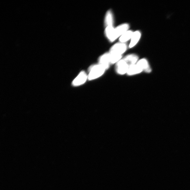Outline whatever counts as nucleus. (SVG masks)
Masks as SVG:
<instances>
[{
    "label": "nucleus",
    "mask_w": 190,
    "mask_h": 190,
    "mask_svg": "<svg viewBox=\"0 0 190 190\" xmlns=\"http://www.w3.org/2000/svg\"><path fill=\"white\" fill-rule=\"evenodd\" d=\"M129 66L136 64L139 61V56L136 54H130L126 55L123 59Z\"/></svg>",
    "instance_id": "0eeeda50"
},
{
    "label": "nucleus",
    "mask_w": 190,
    "mask_h": 190,
    "mask_svg": "<svg viewBox=\"0 0 190 190\" xmlns=\"http://www.w3.org/2000/svg\"><path fill=\"white\" fill-rule=\"evenodd\" d=\"M114 24V17L113 13L111 10L107 11L105 18V25L106 27L113 26Z\"/></svg>",
    "instance_id": "1a4fd4ad"
},
{
    "label": "nucleus",
    "mask_w": 190,
    "mask_h": 190,
    "mask_svg": "<svg viewBox=\"0 0 190 190\" xmlns=\"http://www.w3.org/2000/svg\"><path fill=\"white\" fill-rule=\"evenodd\" d=\"M129 66L123 59L116 63V71L120 75H124L128 72Z\"/></svg>",
    "instance_id": "20e7f679"
},
{
    "label": "nucleus",
    "mask_w": 190,
    "mask_h": 190,
    "mask_svg": "<svg viewBox=\"0 0 190 190\" xmlns=\"http://www.w3.org/2000/svg\"><path fill=\"white\" fill-rule=\"evenodd\" d=\"M129 25L127 23L122 24L115 28L112 42L114 41L118 38H119L123 34L129 30Z\"/></svg>",
    "instance_id": "7ed1b4c3"
},
{
    "label": "nucleus",
    "mask_w": 190,
    "mask_h": 190,
    "mask_svg": "<svg viewBox=\"0 0 190 190\" xmlns=\"http://www.w3.org/2000/svg\"><path fill=\"white\" fill-rule=\"evenodd\" d=\"M88 79V76L84 71H81L73 81L72 84L74 86H79L84 83Z\"/></svg>",
    "instance_id": "39448f33"
},
{
    "label": "nucleus",
    "mask_w": 190,
    "mask_h": 190,
    "mask_svg": "<svg viewBox=\"0 0 190 190\" xmlns=\"http://www.w3.org/2000/svg\"><path fill=\"white\" fill-rule=\"evenodd\" d=\"M143 70L140 66L137 64L131 65L129 68L127 74L129 76H133L134 75L141 73Z\"/></svg>",
    "instance_id": "9b49d317"
},
{
    "label": "nucleus",
    "mask_w": 190,
    "mask_h": 190,
    "mask_svg": "<svg viewBox=\"0 0 190 190\" xmlns=\"http://www.w3.org/2000/svg\"><path fill=\"white\" fill-rule=\"evenodd\" d=\"M137 64L141 68L143 71H145L147 73L150 72L151 69L150 67L147 60L146 59H142L139 60V61L137 62Z\"/></svg>",
    "instance_id": "9d476101"
},
{
    "label": "nucleus",
    "mask_w": 190,
    "mask_h": 190,
    "mask_svg": "<svg viewBox=\"0 0 190 190\" xmlns=\"http://www.w3.org/2000/svg\"><path fill=\"white\" fill-rule=\"evenodd\" d=\"M106 70L99 63L91 65L88 68V80H92L99 78L104 73Z\"/></svg>",
    "instance_id": "f257e3e1"
},
{
    "label": "nucleus",
    "mask_w": 190,
    "mask_h": 190,
    "mask_svg": "<svg viewBox=\"0 0 190 190\" xmlns=\"http://www.w3.org/2000/svg\"><path fill=\"white\" fill-rule=\"evenodd\" d=\"M141 34L139 31H136L134 32L130 40V43L129 44V47L131 48H133L136 45L140 39Z\"/></svg>",
    "instance_id": "6e6552de"
},
{
    "label": "nucleus",
    "mask_w": 190,
    "mask_h": 190,
    "mask_svg": "<svg viewBox=\"0 0 190 190\" xmlns=\"http://www.w3.org/2000/svg\"><path fill=\"white\" fill-rule=\"evenodd\" d=\"M115 28L113 26H108L106 27L105 33V35L111 42H112Z\"/></svg>",
    "instance_id": "ddd939ff"
},
{
    "label": "nucleus",
    "mask_w": 190,
    "mask_h": 190,
    "mask_svg": "<svg viewBox=\"0 0 190 190\" xmlns=\"http://www.w3.org/2000/svg\"><path fill=\"white\" fill-rule=\"evenodd\" d=\"M134 32L131 30H128L121 36L119 38L120 42L125 43L129 40H130Z\"/></svg>",
    "instance_id": "f8f14e48"
},
{
    "label": "nucleus",
    "mask_w": 190,
    "mask_h": 190,
    "mask_svg": "<svg viewBox=\"0 0 190 190\" xmlns=\"http://www.w3.org/2000/svg\"><path fill=\"white\" fill-rule=\"evenodd\" d=\"M98 62L99 65L102 66L106 70H108L111 65L109 52L103 54L101 56L99 57Z\"/></svg>",
    "instance_id": "423d86ee"
},
{
    "label": "nucleus",
    "mask_w": 190,
    "mask_h": 190,
    "mask_svg": "<svg viewBox=\"0 0 190 190\" xmlns=\"http://www.w3.org/2000/svg\"><path fill=\"white\" fill-rule=\"evenodd\" d=\"M127 45L125 43H117L111 47L109 53L115 55L122 56L127 50Z\"/></svg>",
    "instance_id": "f03ea898"
}]
</instances>
